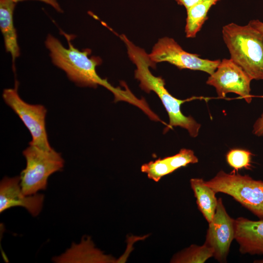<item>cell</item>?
Masks as SVG:
<instances>
[{
  "label": "cell",
  "instance_id": "obj_1",
  "mask_svg": "<svg viewBox=\"0 0 263 263\" xmlns=\"http://www.w3.org/2000/svg\"><path fill=\"white\" fill-rule=\"evenodd\" d=\"M64 35L68 43V48L50 34L47 37L45 43L50 51L53 63L63 70L71 80L80 86L96 88L98 85L102 86L113 94L115 102H127L143 111L148 109L146 100L135 96L127 86L124 89L115 87L106 79L102 78L96 71V66L101 62L100 58L95 56L90 57L89 56L91 52L90 49L79 51L70 42L71 37L66 34Z\"/></svg>",
  "mask_w": 263,
  "mask_h": 263
},
{
  "label": "cell",
  "instance_id": "obj_7",
  "mask_svg": "<svg viewBox=\"0 0 263 263\" xmlns=\"http://www.w3.org/2000/svg\"><path fill=\"white\" fill-rule=\"evenodd\" d=\"M149 56L155 64L167 62L180 69L201 71L209 75L215 71L221 62L220 60L201 58L198 55L187 52L173 38L169 37L160 38Z\"/></svg>",
  "mask_w": 263,
  "mask_h": 263
},
{
  "label": "cell",
  "instance_id": "obj_10",
  "mask_svg": "<svg viewBox=\"0 0 263 263\" xmlns=\"http://www.w3.org/2000/svg\"><path fill=\"white\" fill-rule=\"evenodd\" d=\"M43 194L25 195L20 184V177H4L0 184V212L15 207L25 208L33 216L40 212L44 202Z\"/></svg>",
  "mask_w": 263,
  "mask_h": 263
},
{
  "label": "cell",
  "instance_id": "obj_16",
  "mask_svg": "<svg viewBox=\"0 0 263 263\" xmlns=\"http://www.w3.org/2000/svg\"><path fill=\"white\" fill-rule=\"evenodd\" d=\"M212 256L213 249L206 244L201 246L191 245L176 254L172 258L171 262L203 263Z\"/></svg>",
  "mask_w": 263,
  "mask_h": 263
},
{
  "label": "cell",
  "instance_id": "obj_6",
  "mask_svg": "<svg viewBox=\"0 0 263 263\" xmlns=\"http://www.w3.org/2000/svg\"><path fill=\"white\" fill-rule=\"evenodd\" d=\"M18 89V83L16 81L14 88L4 89L2 93L4 102L19 116L30 132L32 140L29 145L44 150L52 149L46 129V108L42 105L30 104L24 101L20 97Z\"/></svg>",
  "mask_w": 263,
  "mask_h": 263
},
{
  "label": "cell",
  "instance_id": "obj_11",
  "mask_svg": "<svg viewBox=\"0 0 263 263\" xmlns=\"http://www.w3.org/2000/svg\"><path fill=\"white\" fill-rule=\"evenodd\" d=\"M235 239L242 254H263V219L252 221L244 217L235 220Z\"/></svg>",
  "mask_w": 263,
  "mask_h": 263
},
{
  "label": "cell",
  "instance_id": "obj_9",
  "mask_svg": "<svg viewBox=\"0 0 263 263\" xmlns=\"http://www.w3.org/2000/svg\"><path fill=\"white\" fill-rule=\"evenodd\" d=\"M235 220L228 215L222 199L219 198L205 244L213 249L214 257L220 262H226L231 243L235 239Z\"/></svg>",
  "mask_w": 263,
  "mask_h": 263
},
{
  "label": "cell",
  "instance_id": "obj_13",
  "mask_svg": "<svg viewBox=\"0 0 263 263\" xmlns=\"http://www.w3.org/2000/svg\"><path fill=\"white\" fill-rule=\"evenodd\" d=\"M13 0H0V27L4 38L6 51L12 56L13 63L19 56L16 30L13 15L16 4Z\"/></svg>",
  "mask_w": 263,
  "mask_h": 263
},
{
  "label": "cell",
  "instance_id": "obj_3",
  "mask_svg": "<svg viewBox=\"0 0 263 263\" xmlns=\"http://www.w3.org/2000/svg\"><path fill=\"white\" fill-rule=\"evenodd\" d=\"M222 35L230 59L252 80L263 79V33L231 23L223 26Z\"/></svg>",
  "mask_w": 263,
  "mask_h": 263
},
{
  "label": "cell",
  "instance_id": "obj_2",
  "mask_svg": "<svg viewBox=\"0 0 263 263\" xmlns=\"http://www.w3.org/2000/svg\"><path fill=\"white\" fill-rule=\"evenodd\" d=\"M119 37L126 46L129 58L136 67L134 76L140 82V87L147 93L154 92L168 113L169 120L168 128L179 126L186 129L191 136H197L201 125L192 116L184 115L181 111L183 103L196 97L182 100L172 96L165 87L164 79L154 75L150 71L149 67L154 69L156 64L150 59L149 54L143 49L134 45L125 35L122 34Z\"/></svg>",
  "mask_w": 263,
  "mask_h": 263
},
{
  "label": "cell",
  "instance_id": "obj_24",
  "mask_svg": "<svg viewBox=\"0 0 263 263\" xmlns=\"http://www.w3.org/2000/svg\"><path fill=\"white\" fill-rule=\"evenodd\" d=\"M256 262H255L256 263H263V260H260V261H256Z\"/></svg>",
  "mask_w": 263,
  "mask_h": 263
},
{
  "label": "cell",
  "instance_id": "obj_21",
  "mask_svg": "<svg viewBox=\"0 0 263 263\" xmlns=\"http://www.w3.org/2000/svg\"><path fill=\"white\" fill-rule=\"evenodd\" d=\"M15 2L17 3L19 1H22L27 0H13ZM44 2L47 4L50 5L53 7L56 11L58 12H62L63 10L61 8L60 5L57 2L56 0H35Z\"/></svg>",
  "mask_w": 263,
  "mask_h": 263
},
{
  "label": "cell",
  "instance_id": "obj_12",
  "mask_svg": "<svg viewBox=\"0 0 263 263\" xmlns=\"http://www.w3.org/2000/svg\"><path fill=\"white\" fill-rule=\"evenodd\" d=\"M56 263H97L108 261L109 258L95 248L89 238H82L80 243H73L64 253L54 257Z\"/></svg>",
  "mask_w": 263,
  "mask_h": 263
},
{
  "label": "cell",
  "instance_id": "obj_20",
  "mask_svg": "<svg viewBox=\"0 0 263 263\" xmlns=\"http://www.w3.org/2000/svg\"><path fill=\"white\" fill-rule=\"evenodd\" d=\"M252 133L257 136H263V113L255 122Z\"/></svg>",
  "mask_w": 263,
  "mask_h": 263
},
{
  "label": "cell",
  "instance_id": "obj_5",
  "mask_svg": "<svg viewBox=\"0 0 263 263\" xmlns=\"http://www.w3.org/2000/svg\"><path fill=\"white\" fill-rule=\"evenodd\" d=\"M205 183L216 193L222 192L232 196L259 219H263V181L233 171L227 173L220 170Z\"/></svg>",
  "mask_w": 263,
  "mask_h": 263
},
{
  "label": "cell",
  "instance_id": "obj_4",
  "mask_svg": "<svg viewBox=\"0 0 263 263\" xmlns=\"http://www.w3.org/2000/svg\"><path fill=\"white\" fill-rule=\"evenodd\" d=\"M22 153L26 165L19 176L20 184L26 195L45 189L49 176L64 166V161L60 153L53 149L47 150L29 145Z\"/></svg>",
  "mask_w": 263,
  "mask_h": 263
},
{
  "label": "cell",
  "instance_id": "obj_19",
  "mask_svg": "<svg viewBox=\"0 0 263 263\" xmlns=\"http://www.w3.org/2000/svg\"><path fill=\"white\" fill-rule=\"evenodd\" d=\"M165 159L173 171L188 164L198 162L193 151L187 149H182L178 153L165 157Z\"/></svg>",
  "mask_w": 263,
  "mask_h": 263
},
{
  "label": "cell",
  "instance_id": "obj_14",
  "mask_svg": "<svg viewBox=\"0 0 263 263\" xmlns=\"http://www.w3.org/2000/svg\"><path fill=\"white\" fill-rule=\"evenodd\" d=\"M190 184L196 198L198 208L207 222L210 223L218 203L216 192L206 185L202 178H192L190 180Z\"/></svg>",
  "mask_w": 263,
  "mask_h": 263
},
{
  "label": "cell",
  "instance_id": "obj_8",
  "mask_svg": "<svg viewBox=\"0 0 263 263\" xmlns=\"http://www.w3.org/2000/svg\"><path fill=\"white\" fill-rule=\"evenodd\" d=\"M252 79L230 58L223 59L215 71L208 77L207 85L213 86L218 97L224 98L229 93H235L247 103L252 99L250 82Z\"/></svg>",
  "mask_w": 263,
  "mask_h": 263
},
{
  "label": "cell",
  "instance_id": "obj_15",
  "mask_svg": "<svg viewBox=\"0 0 263 263\" xmlns=\"http://www.w3.org/2000/svg\"><path fill=\"white\" fill-rule=\"evenodd\" d=\"M221 0H204L187 10L185 26L186 37L193 38L200 30L207 19V13L211 7Z\"/></svg>",
  "mask_w": 263,
  "mask_h": 263
},
{
  "label": "cell",
  "instance_id": "obj_17",
  "mask_svg": "<svg viewBox=\"0 0 263 263\" xmlns=\"http://www.w3.org/2000/svg\"><path fill=\"white\" fill-rule=\"evenodd\" d=\"M253 154L248 150L242 149H233L226 154L228 164L234 169L233 171H238L242 169H250L252 167L251 158Z\"/></svg>",
  "mask_w": 263,
  "mask_h": 263
},
{
  "label": "cell",
  "instance_id": "obj_23",
  "mask_svg": "<svg viewBox=\"0 0 263 263\" xmlns=\"http://www.w3.org/2000/svg\"><path fill=\"white\" fill-rule=\"evenodd\" d=\"M253 28L259 30V31L263 33V22L259 20H250L248 23Z\"/></svg>",
  "mask_w": 263,
  "mask_h": 263
},
{
  "label": "cell",
  "instance_id": "obj_18",
  "mask_svg": "<svg viewBox=\"0 0 263 263\" xmlns=\"http://www.w3.org/2000/svg\"><path fill=\"white\" fill-rule=\"evenodd\" d=\"M141 170L146 173L149 179L156 182L163 176L173 172L165 158L143 164L141 167Z\"/></svg>",
  "mask_w": 263,
  "mask_h": 263
},
{
  "label": "cell",
  "instance_id": "obj_22",
  "mask_svg": "<svg viewBox=\"0 0 263 263\" xmlns=\"http://www.w3.org/2000/svg\"><path fill=\"white\" fill-rule=\"evenodd\" d=\"M204 0H175L177 3L184 6L186 10L193 7Z\"/></svg>",
  "mask_w": 263,
  "mask_h": 263
}]
</instances>
